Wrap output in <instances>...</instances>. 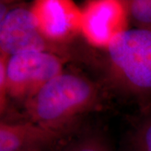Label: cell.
<instances>
[{
	"instance_id": "1",
	"label": "cell",
	"mask_w": 151,
	"mask_h": 151,
	"mask_svg": "<svg viewBox=\"0 0 151 151\" xmlns=\"http://www.w3.org/2000/svg\"><path fill=\"white\" fill-rule=\"evenodd\" d=\"M97 84L82 74L63 70L24 103L29 121L66 132L78 118L101 104Z\"/></svg>"
},
{
	"instance_id": "2",
	"label": "cell",
	"mask_w": 151,
	"mask_h": 151,
	"mask_svg": "<svg viewBox=\"0 0 151 151\" xmlns=\"http://www.w3.org/2000/svg\"><path fill=\"white\" fill-rule=\"evenodd\" d=\"M111 84L134 99L141 111L151 106V27L129 29L106 50Z\"/></svg>"
},
{
	"instance_id": "3",
	"label": "cell",
	"mask_w": 151,
	"mask_h": 151,
	"mask_svg": "<svg viewBox=\"0 0 151 151\" xmlns=\"http://www.w3.org/2000/svg\"><path fill=\"white\" fill-rule=\"evenodd\" d=\"M67 58L46 51L14 55L7 62L8 97L26 103L64 70Z\"/></svg>"
},
{
	"instance_id": "4",
	"label": "cell",
	"mask_w": 151,
	"mask_h": 151,
	"mask_svg": "<svg viewBox=\"0 0 151 151\" xmlns=\"http://www.w3.org/2000/svg\"><path fill=\"white\" fill-rule=\"evenodd\" d=\"M130 24L127 0H89L81 7V36L92 48L105 51Z\"/></svg>"
},
{
	"instance_id": "5",
	"label": "cell",
	"mask_w": 151,
	"mask_h": 151,
	"mask_svg": "<svg viewBox=\"0 0 151 151\" xmlns=\"http://www.w3.org/2000/svg\"><path fill=\"white\" fill-rule=\"evenodd\" d=\"M29 10L45 39L70 51V43L81 36V7L72 0H35Z\"/></svg>"
},
{
	"instance_id": "6",
	"label": "cell",
	"mask_w": 151,
	"mask_h": 151,
	"mask_svg": "<svg viewBox=\"0 0 151 151\" xmlns=\"http://www.w3.org/2000/svg\"><path fill=\"white\" fill-rule=\"evenodd\" d=\"M28 51H46L69 59L70 51L46 40L39 31L29 5L19 4L0 20V54L11 56Z\"/></svg>"
},
{
	"instance_id": "7",
	"label": "cell",
	"mask_w": 151,
	"mask_h": 151,
	"mask_svg": "<svg viewBox=\"0 0 151 151\" xmlns=\"http://www.w3.org/2000/svg\"><path fill=\"white\" fill-rule=\"evenodd\" d=\"M67 132L50 129L41 124L27 122L0 123V151L27 150H47L57 145Z\"/></svg>"
},
{
	"instance_id": "8",
	"label": "cell",
	"mask_w": 151,
	"mask_h": 151,
	"mask_svg": "<svg viewBox=\"0 0 151 151\" xmlns=\"http://www.w3.org/2000/svg\"><path fill=\"white\" fill-rule=\"evenodd\" d=\"M126 151H151V106L141 111L128 139Z\"/></svg>"
},
{
	"instance_id": "9",
	"label": "cell",
	"mask_w": 151,
	"mask_h": 151,
	"mask_svg": "<svg viewBox=\"0 0 151 151\" xmlns=\"http://www.w3.org/2000/svg\"><path fill=\"white\" fill-rule=\"evenodd\" d=\"M60 151H112L102 135L87 133L66 144Z\"/></svg>"
},
{
	"instance_id": "10",
	"label": "cell",
	"mask_w": 151,
	"mask_h": 151,
	"mask_svg": "<svg viewBox=\"0 0 151 151\" xmlns=\"http://www.w3.org/2000/svg\"><path fill=\"white\" fill-rule=\"evenodd\" d=\"M127 4L134 27H151V0H127Z\"/></svg>"
},
{
	"instance_id": "11",
	"label": "cell",
	"mask_w": 151,
	"mask_h": 151,
	"mask_svg": "<svg viewBox=\"0 0 151 151\" xmlns=\"http://www.w3.org/2000/svg\"><path fill=\"white\" fill-rule=\"evenodd\" d=\"M9 56L0 54V110L4 113L7 106V62Z\"/></svg>"
},
{
	"instance_id": "12",
	"label": "cell",
	"mask_w": 151,
	"mask_h": 151,
	"mask_svg": "<svg viewBox=\"0 0 151 151\" xmlns=\"http://www.w3.org/2000/svg\"><path fill=\"white\" fill-rule=\"evenodd\" d=\"M22 151H47V150H22Z\"/></svg>"
}]
</instances>
